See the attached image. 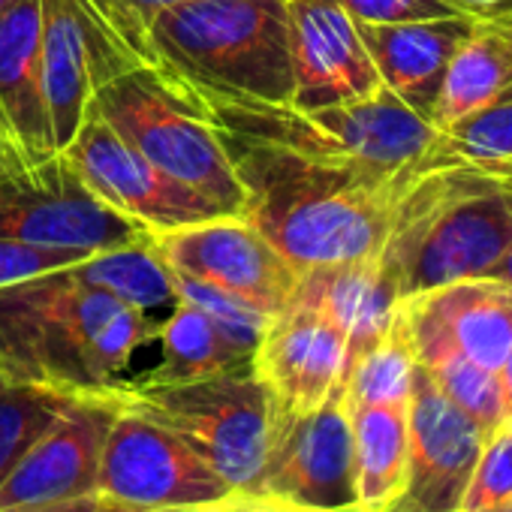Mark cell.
Masks as SVG:
<instances>
[{"label":"cell","instance_id":"obj_1","mask_svg":"<svg viewBox=\"0 0 512 512\" xmlns=\"http://www.w3.org/2000/svg\"><path fill=\"white\" fill-rule=\"evenodd\" d=\"M220 139L244 187V217L299 275L380 260L401 196L422 166L419 160L398 175H368L263 142L226 133Z\"/></svg>","mask_w":512,"mask_h":512},{"label":"cell","instance_id":"obj_2","mask_svg":"<svg viewBox=\"0 0 512 512\" xmlns=\"http://www.w3.org/2000/svg\"><path fill=\"white\" fill-rule=\"evenodd\" d=\"M157 323L73 266L0 287V374L70 398L109 395Z\"/></svg>","mask_w":512,"mask_h":512},{"label":"cell","instance_id":"obj_3","mask_svg":"<svg viewBox=\"0 0 512 512\" xmlns=\"http://www.w3.org/2000/svg\"><path fill=\"white\" fill-rule=\"evenodd\" d=\"M512 250V190L464 166L422 160L380 253L398 299L491 278Z\"/></svg>","mask_w":512,"mask_h":512},{"label":"cell","instance_id":"obj_4","mask_svg":"<svg viewBox=\"0 0 512 512\" xmlns=\"http://www.w3.org/2000/svg\"><path fill=\"white\" fill-rule=\"evenodd\" d=\"M148 46L163 67L202 97L290 106V0H190L163 13Z\"/></svg>","mask_w":512,"mask_h":512},{"label":"cell","instance_id":"obj_5","mask_svg":"<svg viewBox=\"0 0 512 512\" xmlns=\"http://www.w3.org/2000/svg\"><path fill=\"white\" fill-rule=\"evenodd\" d=\"M211 124L235 139L275 145L308 160L350 166L368 175H398L428 157L440 130L389 88L371 97L296 109L202 97Z\"/></svg>","mask_w":512,"mask_h":512},{"label":"cell","instance_id":"obj_6","mask_svg":"<svg viewBox=\"0 0 512 512\" xmlns=\"http://www.w3.org/2000/svg\"><path fill=\"white\" fill-rule=\"evenodd\" d=\"M112 398L178 434L238 494L260 476L281 416L253 368L178 383L118 380Z\"/></svg>","mask_w":512,"mask_h":512},{"label":"cell","instance_id":"obj_7","mask_svg":"<svg viewBox=\"0 0 512 512\" xmlns=\"http://www.w3.org/2000/svg\"><path fill=\"white\" fill-rule=\"evenodd\" d=\"M91 106L166 175L244 214V187L199 94L163 67L139 64L103 85Z\"/></svg>","mask_w":512,"mask_h":512},{"label":"cell","instance_id":"obj_8","mask_svg":"<svg viewBox=\"0 0 512 512\" xmlns=\"http://www.w3.org/2000/svg\"><path fill=\"white\" fill-rule=\"evenodd\" d=\"M40 52L58 151L82 127L91 97L145 64L112 0H40Z\"/></svg>","mask_w":512,"mask_h":512},{"label":"cell","instance_id":"obj_9","mask_svg":"<svg viewBox=\"0 0 512 512\" xmlns=\"http://www.w3.org/2000/svg\"><path fill=\"white\" fill-rule=\"evenodd\" d=\"M244 497L299 512L359 509L347 383L311 413L278 416L266 464Z\"/></svg>","mask_w":512,"mask_h":512},{"label":"cell","instance_id":"obj_10","mask_svg":"<svg viewBox=\"0 0 512 512\" xmlns=\"http://www.w3.org/2000/svg\"><path fill=\"white\" fill-rule=\"evenodd\" d=\"M97 497L142 509H205L235 500L238 491L178 434L118 404L100 455Z\"/></svg>","mask_w":512,"mask_h":512},{"label":"cell","instance_id":"obj_11","mask_svg":"<svg viewBox=\"0 0 512 512\" xmlns=\"http://www.w3.org/2000/svg\"><path fill=\"white\" fill-rule=\"evenodd\" d=\"M145 235L142 223L100 202L61 151L0 175V238L100 253Z\"/></svg>","mask_w":512,"mask_h":512},{"label":"cell","instance_id":"obj_12","mask_svg":"<svg viewBox=\"0 0 512 512\" xmlns=\"http://www.w3.org/2000/svg\"><path fill=\"white\" fill-rule=\"evenodd\" d=\"M61 154L100 202L142 223L148 232L232 214L154 166L121 133H115L91 103L85 109L82 127Z\"/></svg>","mask_w":512,"mask_h":512},{"label":"cell","instance_id":"obj_13","mask_svg":"<svg viewBox=\"0 0 512 512\" xmlns=\"http://www.w3.org/2000/svg\"><path fill=\"white\" fill-rule=\"evenodd\" d=\"M151 241L172 272L223 287L269 317L290 305L299 284L287 256L244 214L151 232Z\"/></svg>","mask_w":512,"mask_h":512},{"label":"cell","instance_id":"obj_14","mask_svg":"<svg viewBox=\"0 0 512 512\" xmlns=\"http://www.w3.org/2000/svg\"><path fill=\"white\" fill-rule=\"evenodd\" d=\"M115 413L118 401L112 392L67 401L0 482V512H37L94 497L100 455Z\"/></svg>","mask_w":512,"mask_h":512},{"label":"cell","instance_id":"obj_15","mask_svg":"<svg viewBox=\"0 0 512 512\" xmlns=\"http://www.w3.org/2000/svg\"><path fill=\"white\" fill-rule=\"evenodd\" d=\"M485 437L416 365L407 401V485L389 512H458Z\"/></svg>","mask_w":512,"mask_h":512},{"label":"cell","instance_id":"obj_16","mask_svg":"<svg viewBox=\"0 0 512 512\" xmlns=\"http://www.w3.org/2000/svg\"><path fill=\"white\" fill-rule=\"evenodd\" d=\"M413 356L455 350L470 362L500 371L512 353V284L503 278H464L401 299Z\"/></svg>","mask_w":512,"mask_h":512},{"label":"cell","instance_id":"obj_17","mask_svg":"<svg viewBox=\"0 0 512 512\" xmlns=\"http://www.w3.org/2000/svg\"><path fill=\"white\" fill-rule=\"evenodd\" d=\"M250 368L269 389L278 413L302 416L347 383L350 341L314 308L290 302L269 317Z\"/></svg>","mask_w":512,"mask_h":512},{"label":"cell","instance_id":"obj_18","mask_svg":"<svg viewBox=\"0 0 512 512\" xmlns=\"http://www.w3.org/2000/svg\"><path fill=\"white\" fill-rule=\"evenodd\" d=\"M290 58L296 109L350 103L383 88L359 25L329 0H290Z\"/></svg>","mask_w":512,"mask_h":512},{"label":"cell","instance_id":"obj_19","mask_svg":"<svg viewBox=\"0 0 512 512\" xmlns=\"http://www.w3.org/2000/svg\"><path fill=\"white\" fill-rule=\"evenodd\" d=\"M476 16H452L431 22H398V25H359L362 43L377 67L383 88L401 97L407 106L431 118L437 91L446 67Z\"/></svg>","mask_w":512,"mask_h":512},{"label":"cell","instance_id":"obj_20","mask_svg":"<svg viewBox=\"0 0 512 512\" xmlns=\"http://www.w3.org/2000/svg\"><path fill=\"white\" fill-rule=\"evenodd\" d=\"M0 115L28 163L58 154L40 52V0H19L0 16Z\"/></svg>","mask_w":512,"mask_h":512},{"label":"cell","instance_id":"obj_21","mask_svg":"<svg viewBox=\"0 0 512 512\" xmlns=\"http://www.w3.org/2000/svg\"><path fill=\"white\" fill-rule=\"evenodd\" d=\"M290 302L314 308L347 335L350 365L389 332L401 305L380 269V260L308 269L299 275Z\"/></svg>","mask_w":512,"mask_h":512},{"label":"cell","instance_id":"obj_22","mask_svg":"<svg viewBox=\"0 0 512 512\" xmlns=\"http://www.w3.org/2000/svg\"><path fill=\"white\" fill-rule=\"evenodd\" d=\"M512 88V10L497 16H476L470 34L452 55L443 85L437 91L431 124L437 130L464 118L467 112L497 100Z\"/></svg>","mask_w":512,"mask_h":512},{"label":"cell","instance_id":"obj_23","mask_svg":"<svg viewBox=\"0 0 512 512\" xmlns=\"http://www.w3.org/2000/svg\"><path fill=\"white\" fill-rule=\"evenodd\" d=\"M356 506L389 512L407 485V404H350Z\"/></svg>","mask_w":512,"mask_h":512},{"label":"cell","instance_id":"obj_24","mask_svg":"<svg viewBox=\"0 0 512 512\" xmlns=\"http://www.w3.org/2000/svg\"><path fill=\"white\" fill-rule=\"evenodd\" d=\"M163 359L154 371H145V380L154 383H178L199 380L211 374L250 368V359L241 356L229 341L217 332V326L190 302L175 299L169 314L157 323V335Z\"/></svg>","mask_w":512,"mask_h":512},{"label":"cell","instance_id":"obj_25","mask_svg":"<svg viewBox=\"0 0 512 512\" xmlns=\"http://www.w3.org/2000/svg\"><path fill=\"white\" fill-rule=\"evenodd\" d=\"M73 272L85 284H91L145 314L175 305L172 269L163 263V256L157 253L151 235H145L133 244H124V247L91 253L88 260L73 266Z\"/></svg>","mask_w":512,"mask_h":512},{"label":"cell","instance_id":"obj_26","mask_svg":"<svg viewBox=\"0 0 512 512\" xmlns=\"http://www.w3.org/2000/svg\"><path fill=\"white\" fill-rule=\"evenodd\" d=\"M428 157L455 166H512V88L443 127Z\"/></svg>","mask_w":512,"mask_h":512},{"label":"cell","instance_id":"obj_27","mask_svg":"<svg viewBox=\"0 0 512 512\" xmlns=\"http://www.w3.org/2000/svg\"><path fill=\"white\" fill-rule=\"evenodd\" d=\"M416 374V356L407 341L401 317L389 332L371 344L347 374V401L350 404H407Z\"/></svg>","mask_w":512,"mask_h":512},{"label":"cell","instance_id":"obj_28","mask_svg":"<svg viewBox=\"0 0 512 512\" xmlns=\"http://www.w3.org/2000/svg\"><path fill=\"white\" fill-rule=\"evenodd\" d=\"M419 368L437 383V389L458 404L485 434L503 425L506 404H503V383L500 371H488L455 350H431L416 359Z\"/></svg>","mask_w":512,"mask_h":512},{"label":"cell","instance_id":"obj_29","mask_svg":"<svg viewBox=\"0 0 512 512\" xmlns=\"http://www.w3.org/2000/svg\"><path fill=\"white\" fill-rule=\"evenodd\" d=\"M67 401L73 398L0 374V482L43 434V428L67 407Z\"/></svg>","mask_w":512,"mask_h":512},{"label":"cell","instance_id":"obj_30","mask_svg":"<svg viewBox=\"0 0 512 512\" xmlns=\"http://www.w3.org/2000/svg\"><path fill=\"white\" fill-rule=\"evenodd\" d=\"M172 281H175V299L196 305L217 326V332L229 341V347H235L241 356L253 359V350L260 344L269 314H263L260 308H253L241 296H235L223 287H214L208 281H199V278H190L181 272H172Z\"/></svg>","mask_w":512,"mask_h":512},{"label":"cell","instance_id":"obj_31","mask_svg":"<svg viewBox=\"0 0 512 512\" xmlns=\"http://www.w3.org/2000/svg\"><path fill=\"white\" fill-rule=\"evenodd\" d=\"M509 497H512V428L503 422L485 437V446L479 452V461L473 467V476H470V485L464 491V503L458 512L509 500Z\"/></svg>","mask_w":512,"mask_h":512},{"label":"cell","instance_id":"obj_32","mask_svg":"<svg viewBox=\"0 0 512 512\" xmlns=\"http://www.w3.org/2000/svg\"><path fill=\"white\" fill-rule=\"evenodd\" d=\"M88 250L73 247H43L16 238H0V287H10L46 272H58L88 260Z\"/></svg>","mask_w":512,"mask_h":512},{"label":"cell","instance_id":"obj_33","mask_svg":"<svg viewBox=\"0 0 512 512\" xmlns=\"http://www.w3.org/2000/svg\"><path fill=\"white\" fill-rule=\"evenodd\" d=\"M359 25H398L464 16L452 0H329Z\"/></svg>","mask_w":512,"mask_h":512},{"label":"cell","instance_id":"obj_34","mask_svg":"<svg viewBox=\"0 0 512 512\" xmlns=\"http://www.w3.org/2000/svg\"><path fill=\"white\" fill-rule=\"evenodd\" d=\"M112 4H115L121 22L127 25V31L133 34V40H136V46H139L145 64L154 67V55H151V46H148V31H151V25H154L163 13H169V10H175V7H181V4H190V0H112Z\"/></svg>","mask_w":512,"mask_h":512},{"label":"cell","instance_id":"obj_35","mask_svg":"<svg viewBox=\"0 0 512 512\" xmlns=\"http://www.w3.org/2000/svg\"><path fill=\"white\" fill-rule=\"evenodd\" d=\"M22 163H28V160H25V154H22L16 136L10 133L4 115H0V175L10 172V169H16V166H22Z\"/></svg>","mask_w":512,"mask_h":512},{"label":"cell","instance_id":"obj_36","mask_svg":"<svg viewBox=\"0 0 512 512\" xmlns=\"http://www.w3.org/2000/svg\"><path fill=\"white\" fill-rule=\"evenodd\" d=\"M452 4L470 16H497L512 10V0H452Z\"/></svg>","mask_w":512,"mask_h":512},{"label":"cell","instance_id":"obj_37","mask_svg":"<svg viewBox=\"0 0 512 512\" xmlns=\"http://www.w3.org/2000/svg\"><path fill=\"white\" fill-rule=\"evenodd\" d=\"M109 503L103 497H79V500H67V503H55V506H46V509H37V512H103Z\"/></svg>","mask_w":512,"mask_h":512},{"label":"cell","instance_id":"obj_38","mask_svg":"<svg viewBox=\"0 0 512 512\" xmlns=\"http://www.w3.org/2000/svg\"><path fill=\"white\" fill-rule=\"evenodd\" d=\"M464 169H470V172H476L482 178H491V181L503 184L506 190H512V166H464Z\"/></svg>","mask_w":512,"mask_h":512},{"label":"cell","instance_id":"obj_39","mask_svg":"<svg viewBox=\"0 0 512 512\" xmlns=\"http://www.w3.org/2000/svg\"><path fill=\"white\" fill-rule=\"evenodd\" d=\"M500 383H503V404H506V419H512V353L506 356L500 368ZM503 419V422H506Z\"/></svg>","mask_w":512,"mask_h":512},{"label":"cell","instance_id":"obj_40","mask_svg":"<svg viewBox=\"0 0 512 512\" xmlns=\"http://www.w3.org/2000/svg\"><path fill=\"white\" fill-rule=\"evenodd\" d=\"M241 512H299V509H278V506H269V503H260V500L244 497ZM347 512H362V509H347Z\"/></svg>","mask_w":512,"mask_h":512},{"label":"cell","instance_id":"obj_41","mask_svg":"<svg viewBox=\"0 0 512 512\" xmlns=\"http://www.w3.org/2000/svg\"><path fill=\"white\" fill-rule=\"evenodd\" d=\"M103 512H193V509H142V506H118V503H109Z\"/></svg>","mask_w":512,"mask_h":512},{"label":"cell","instance_id":"obj_42","mask_svg":"<svg viewBox=\"0 0 512 512\" xmlns=\"http://www.w3.org/2000/svg\"><path fill=\"white\" fill-rule=\"evenodd\" d=\"M241 503H244V494H238V497H235V500H229V503L205 506V509H193V512H241Z\"/></svg>","mask_w":512,"mask_h":512},{"label":"cell","instance_id":"obj_43","mask_svg":"<svg viewBox=\"0 0 512 512\" xmlns=\"http://www.w3.org/2000/svg\"><path fill=\"white\" fill-rule=\"evenodd\" d=\"M464 512H512V497H509V500H497V503H488V506L464 509Z\"/></svg>","mask_w":512,"mask_h":512},{"label":"cell","instance_id":"obj_44","mask_svg":"<svg viewBox=\"0 0 512 512\" xmlns=\"http://www.w3.org/2000/svg\"><path fill=\"white\" fill-rule=\"evenodd\" d=\"M491 278H503V281H509V284H512V250L503 256V263L497 266V272H494Z\"/></svg>","mask_w":512,"mask_h":512},{"label":"cell","instance_id":"obj_45","mask_svg":"<svg viewBox=\"0 0 512 512\" xmlns=\"http://www.w3.org/2000/svg\"><path fill=\"white\" fill-rule=\"evenodd\" d=\"M13 4H19V0H0V16H4Z\"/></svg>","mask_w":512,"mask_h":512},{"label":"cell","instance_id":"obj_46","mask_svg":"<svg viewBox=\"0 0 512 512\" xmlns=\"http://www.w3.org/2000/svg\"><path fill=\"white\" fill-rule=\"evenodd\" d=\"M506 425H509V428H512V419H506Z\"/></svg>","mask_w":512,"mask_h":512}]
</instances>
